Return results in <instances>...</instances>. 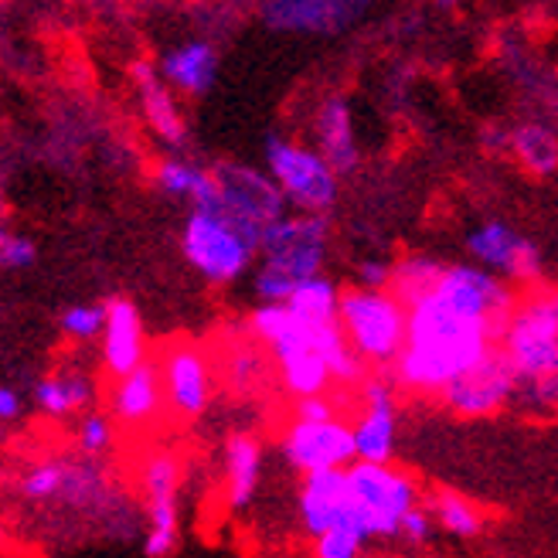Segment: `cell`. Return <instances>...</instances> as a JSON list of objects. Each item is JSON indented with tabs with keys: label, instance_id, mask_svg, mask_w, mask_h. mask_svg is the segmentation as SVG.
Wrapping results in <instances>:
<instances>
[{
	"label": "cell",
	"instance_id": "17",
	"mask_svg": "<svg viewBox=\"0 0 558 558\" xmlns=\"http://www.w3.org/2000/svg\"><path fill=\"white\" fill-rule=\"evenodd\" d=\"M102 306H106V327L99 338V365L106 378L113 381L147 361V333H144V317H140L133 300L109 296Z\"/></svg>",
	"mask_w": 558,
	"mask_h": 558
},
{
	"label": "cell",
	"instance_id": "23",
	"mask_svg": "<svg viewBox=\"0 0 558 558\" xmlns=\"http://www.w3.org/2000/svg\"><path fill=\"white\" fill-rule=\"evenodd\" d=\"M32 399L48 418H69V415L86 412L93 405L96 378L82 368H54L35 381Z\"/></svg>",
	"mask_w": 558,
	"mask_h": 558
},
{
	"label": "cell",
	"instance_id": "30",
	"mask_svg": "<svg viewBox=\"0 0 558 558\" xmlns=\"http://www.w3.org/2000/svg\"><path fill=\"white\" fill-rule=\"evenodd\" d=\"M446 263L433 259V256H405L396 263V276H392V293L409 306L423 296L426 290L436 287V279L442 276Z\"/></svg>",
	"mask_w": 558,
	"mask_h": 558
},
{
	"label": "cell",
	"instance_id": "18",
	"mask_svg": "<svg viewBox=\"0 0 558 558\" xmlns=\"http://www.w3.org/2000/svg\"><path fill=\"white\" fill-rule=\"evenodd\" d=\"M266 473V446L256 433L235 429L221 446V484H226V508L245 511L256 500Z\"/></svg>",
	"mask_w": 558,
	"mask_h": 558
},
{
	"label": "cell",
	"instance_id": "4",
	"mask_svg": "<svg viewBox=\"0 0 558 558\" xmlns=\"http://www.w3.org/2000/svg\"><path fill=\"white\" fill-rule=\"evenodd\" d=\"M341 327L368 368L392 372L409 338V306L392 290L351 287L341 293Z\"/></svg>",
	"mask_w": 558,
	"mask_h": 558
},
{
	"label": "cell",
	"instance_id": "36",
	"mask_svg": "<svg viewBox=\"0 0 558 558\" xmlns=\"http://www.w3.org/2000/svg\"><path fill=\"white\" fill-rule=\"evenodd\" d=\"M35 259H38V245L32 239L21 232H0V266L8 272L35 266Z\"/></svg>",
	"mask_w": 558,
	"mask_h": 558
},
{
	"label": "cell",
	"instance_id": "29",
	"mask_svg": "<svg viewBox=\"0 0 558 558\" xmlns=\"http://www.w3.org/2000/svg\"><path fill=\"white\" fill-rule=\"evenodd\" d=\"M256 344L259 341L253 338V333H248L245 341L232 344L226 361H221V378H226V385L232 388L235 396H248L263 381L266 365H263V354H259Z\"/></svg>",
	"mask_w": 558,
	"mask_h": 558
},
{
	"label": "cell",
	"instance_id": "28",
	"mask_svg": "<svg viewBox=\"0 0 558 558\" xmlns=\"http://www.w3.org/2000/svg\"><path fill=\"white\" fill-rule=\"evenodd\" d=\"M341 293L344 290H338V283L320 272V276H311V279H303V283H296L287 306L306 324H338L341 320Z\"/></svg>",
	"mask_w": 558,
	"mask_h": 558
},
{
	"label": "cell",
	"instance_id": "14",
	"mask_svg": "<svg viewBox=\"0 0 558 558\" xmlns=\"http://www.w3.org/2000/svg\"><path fill=\"white\" fill-rule=\"evenodd\" d=\"M470 259L490 269L494 276L508 279V283H535L542 272V256L532 239L514 232L508 221H481L477 229L466 235Z\"/></svg>",
	"mask_w": 558,
	"mask_h": 558
},
{
	"label": "cell",
	"instance_id": "15",
	"mask_svg": "<svg viewBox=\"0 0 558 558\" xmlns=\"http://www.w3.org/2000/svg\"><path fill=\"white\" fill-rule=\"evenodd\" d=\"M163 409H167V396H163V378H160L157 357H147L144 365L133 368L130 375L109 381L106 412L117 418L120 429L144 433L157 423Z\"/></svg>",
	"mask_w": 558,
	"mask_h": 558
},
{
	"label": "cell",
	"instance_id": "1",
	"mask_svg": "<svg viewBox=\"0 0 558 558\" xmlns=\"http://www.w3.org/2000/svg\"><path fill=\"white\" fill-rule=\"evenodd\" d=\"M514 303L508 279L477 263H446L436 287L409 303V338L392 365L396 385L412 396H439L500 344Z\"/></svg>",
	"mask_w": 558,
	"mask_h": 558
},
{
	"label": "cell",
	"instance_id": "11",
	"mask_svg": "<svg viewBox=\"0 0 558 558\" xmlns=\"http://www.w3.org/2000/svg\"><path fill=\"white\" fill-rule=\"evenodd\" d=\"M211 171L218 181V205L232 211L235 218L248 221V226L266 232L272 221L290 215L287 194L269 171H259V167H248L239 160H221Z\"/></svg>",
	"mask_w": 558,
	"mask_h": 558
},
{
	"label": "cell",
	"instance_id": "8",
	"mask_svg": "<svg viewBox=\"0 0 558 558\" xmlns=\"http://www.w3.org/2000/svg\"><path fill=\"white\" fill-rule=\"evenodd\" d=\"M330 245V221L320 211H290L266 229L259 266L303 283V279L320 276Z\"/></svg>",
	"mask_w": 558,
	"mask_h": 558
},
{
	"label": "cell",
	"instance_id": "33",
	"mask_svg": "<svg viewBox=\"0 0 558 558\" xmlns=\"http://www.w3.org/2000/svg\"><path fill=\"white\" fill-rule=\"evenodd\" d=\"M113 442H117V418L113 415L96 412V409L82 412L78 426H75V446H78L82 457L99 460V457H106L109 450H113Z\"/></svg>",
	"mask_w": 558,
	"mask_h": 558
},
{
	"label": "cell",
	"instance_id": "5",
	"mask_svg": "<svg viewBox=\"0 0 558 558\" xmlns=\"http://www.w3.org/2000/svg\"><path fill=\"white\" fill-rule=\"evenodd\" d=\"M351 508L365 524L372 542H399L402 518L418 508V481L409 470L392 463L354 460L348 466Z\"/></svg>",
	"mask_w": 558,
	"mask_h": 558
},
{
	"label": "cell",
	"instance_id": "3",
	"mask_svg": "<svg viewBox=\"0 0 558 558\" xmlns=\"http://www.w3.org/2000/svg\"><path fill=\"white\" fill-rule=\"evenodd\" d=\"M500 351L521 388L558 375V290H535L514 303L500 330Z\"/></svg>",
	"mask_w": 558,
	"mask_h": 558
},
{
	"label": "cell",
	"instance_id": "37",
	"mask_svg": "<svg viewBox=\"0 0 558 558\" xmlns=\"http://www.w3.org/2000/svg\"><path fill=\"white\" fill-rule=\"evenodd\" d=\"M392 276H396V263H385V259H365V263H357V287L392 290Z\"/></svg>",
	"mask_w": 558,
	"mask_h": 558
},
{
	"label": "cell",
	"instance_id": "40",
	"mask_svg": "<svg viewBox=\"0 0 558 558\" xmlns=\"http://www.w3.org/2000/svg\"><path fill=\"white\" fill-rule=\"evenodd\" d=\"M439 4H457V0H439Z\"/></svg>",
	"mask_w": 558,
	"mask_h": 558
},
{
	"label": "cell",
	"instance_id": "10",
	"mask_svg": "<svg viewBox=\"0 0 558 558\" xmlns=\"http://www.w3.org/2000/svg\"><path fill=\"white\" fill-rule=\"evenodd\" d=\"M521 392V381L511 368V361L500 351V344L477 361L470 372L453 378L439 392V402L460 418H487L497 415L500 409H508Z\"/></svg>",
	"mask_w": 558,
	"mask_h": 558
},
{
	"label": "cell",
	"instance_id": "12",
	"mask_svg": "<svg viewBox=\"0 0 558 558\" xmlns=\"http://www.w3.org/2000/svg\"><path fill=\"white\" fill-rule=\"evenodd\" d=\"M157 361L171 415L184 418V423L202 418L215 396V365L208 351L194 341H171Z\"/></svg>",
	"mask_w": 558,
	"mask_h": 558
},
{
	"label": "cell",
	"instance_id": "9",
	"mask_svg": "<svg viewBox=\"0 0 558 558\" xmlns=\"http://www.w3.org/2000/svg\"><path fill=\"white\" fill-rule=\"evenodd\" d=\"M279 457L283 463L306 477L317 470H344L357 460L354 426L341 415L330 418H290L283 436H279Z\"/></svg>",
	"mask_w": 558,
	"mask_h": 558
},
{
	"label": "cell",
	"instance_id": "26",
	"mask_svg": "<svg viewBox=\"0 0 558 558\" xmlns=\"http://www.w3.org/2000/svg\"><path fill=\"white\" fill-rule=\"evenodd\" d=\"M276 372H279V385H283V392L293 396V399H311V396H327V388L333 385V375H330V365L327 357L314 348H303V351H293L287 357L272 361Z\"/></svg>",
	"mask_w": 558,
	"mask_h": 558
},
{
	"label": "cell",
	"instance_id": "41",
	"mask_svg": "<svg viewBox=\"0 0 558 558\" xmlns=\"http://www.w3.org/2000/svg\"><path fill=\"white\" fill-rule=\"evenodd\" d=\"M354 4H368V0H354Z\"/></svg>",
	"mask_w": 558,
	"mask_h": 558
},
{
	"label": "cell",
	"instance_id": "24",
	"mask_svg": "<svg viewBox=\"0 0 558 558\" xmlns=\"http://www.w3.org/2000/svg\"><path fill=\"white\" fill-rule=\"evenodd\" d=\"M154 184L171 194V198H181V202H191V208H211L218 205V181H215V171H205V167L191 163L178 154L163 157L157 167H154Z\"/></svg>",
	"mask_w": 558,
	"mask_h": 558
},
{
	"label": "cell",
	"instance_id": "27",
	"mask_svg": "<svg viewBox=\"0 0 558 558\" xmlns=\"http://www.w3.org/2000/svg\"><path fill=\"white\" fill-rule=\"evenodd\" d=\"M508 150L532 174L558 171V133L545 123H521L508 136Z\"/></svg>",
	"mask_w": 558,
	"mask_h": 558
},
{
	"label": "cell",
	"instance_id": "32",
	"mask_svg": "<svg viewBox=\"0 0 558 558\" xmlns=\"http://www.w3.org/2000/svg\"><path fill=\"white\" fill-rule=\"evenodd\" d=\"M372 545V535L365 532V524L351 514L338 527H330L320 538H314V558H361L365 548Z\"/></svg>",
	"mask_w": 558,
	"mask_h": 558
},
{
	"label": "cell",
	"instance_id": "31",
	"mask_svg": "<svg viewBox=\"0 0 558 558\" xmlns=\"http://www.w3.org/2000/svg\"><path fill=\"white\" fill-rule=\"evenodd\" d=\"M65 473H69V460H38L17 477V494L24 500H32V505H51V500H59L65 487Z\"/></svg>",
	"mask_w": 558,
	"mask_h": 558
},
{
	"label": "cell",
	"instance_id": "19",
	"mask_svg": "<svg viewBox=\"0 0 558 558\" xmlns=\"http://www.w3.org/2000/svg\"><path fill=\"white\" fill-rule=\"evenodd\" d=\"M354 0H263V21L272 32L333 35L354 17Z\"/></svg>",
	"mask_w": 558,
	"mask_h": 558
},
{
	"label": "cell",
	"instance_id": "25",
	"mask_svg": "<svg viewBox=\"0 0 558 558\" xmlns=\"http://www.w3.org/2000/svg\"><path fill=\"white\" fill-rule=\"evenodd\" d=\"M423 505L429 508V514L436 518V527L442 535H450L457 542H473L487 532V514L477 500H470L460 490L450 487H436L426 494Z\"/></svg>",
	"mask_w": 558,
	"mask_h": 558
},
{
	"label": "cell",
	"instance_id": "21",
	"mask_svg": "<svg viewBox=\"0 0 558 558\" xmlns=\"http://www.w3.org/2000/svg\"><path fill=\"white\" fill-rule=\"evenodd\" d=\"M157 69L178 96L202 99L205 93H211L218 78V51L208 41L194 38V41H184V45H174L171 51H163Z\"/></svg>",
	"mask_w": 558,
	"mask_h": 558
},
{
	"label": "cell",
	"instance_id": "22",
	"mask_svg": "<svg viewBox=\"0 0 558 558\" xmlns=\"http://www.w3.org/2000/svg\"><path fill=\"white\" fill-rule=\"evenodd\" d=\"M314 133H317V150L330 160L333 171L351 174L361 160V150H357V140H354L351 109L341 96H327L317 106Z\"/></svg>",
	"mask_w": 558,
	"mask_h": 558
},
{
	"label": "cell",
	"instance_id": "34",
	"mask_svg": "<svg viewBox=\"0 0 558 558\" xmlns=\"http://www.w3.org/2000/svg\"><path fill=\"white\" fill-rule=\"evenodd\" d=\"M106 327V306L102 303H72L59 317V330L62 338L75 341V344H89L102 338Z\"/></svg>",
	"mask_w": 558,
	"mask_h": 558
},
{
	"label": "cell",
	"instance_id": "39",
	"mask_svg": "<svg viewBox=\"0 0 558 558\" xmlns=\"http://www.w3.org/2000/svg\"><path fill=\"white\" fill-rule=\"evenodd\" d=\"M21 412H24V399H21L17 388L14 385H0V423H4V426L17 423Z\"/></svg>",
	"mask_w": 558,
	"mask_h": 558
},
{
	"label": "cell",
	"instance_id": "13",
	"mask_svg": "<svg viewBox=\"0 0 558 558\" xmlns=\"http://www.w3.org/2000/svg\"><path fill=\"white\" fill-rule=\"evenodd\" d=\"M396 378L392 375H368L357 388L361 405L354 415V442L357 460L392 463L399 446V402H396Z\"/></svg>",
	"mask_w": 558,
	"mask_h": 558
},
{
	"label": "cell",
	"instance_id": "42",
	"mask_svg": "<svg viewBox=\"0 0 558 558\" xmlns=\"http://www.w3.org/2000/svg\"><path fill=\"white\" fill-rule=\"evenodd\" d=\"M144 4H157V0H144Z\"/></svg>",
	"mask_w": 558,
	"mask_h": 558
},
{
	"label": "cell",
	"instance_id": "38",
	"mask_svg": "<svg viewBox=\"0 0 558 558\" xmlns=\"http://www.w3.org/2000/svg\"><path fill=\"white\" fill-rule=\"evenodd\" d=\"M293 415L296 418H330V415H338V405H333L330 396L293 399Z\"/></svg>",
	"mask_w": 558,
	"mask_h": 558
},
{
	"label": "cell",
	"instance_id": "2",
	"mask_svg": "<svg viewBox=\"0 0 558 558\" xmlns=\"http://www.w3.org/2000/svg\"><path fill=\"white\" fill-rule=\"evenodd\" d=\"M263 229L248 226L221 205L191 208L181 229V253L187 266L211 287H229L242 279L263 248Z\"/></svg>",
	"mask_w": 558,
	"mask_h": 558
},
{
	"label": "cell",
	"instance_id": "16",
	"mask_svg": "<svg viewBox=\"0 0 558 558\" xmlns=\"http://www.w3.org/2000/svg\"><path fill=\"white\" fill-rule=\"evenodd\" d=\"M354 514L351 508V487H348V466L341 470H317L300 477L296 487V521L306 538H320L330 527H338Z\"/></svg>",
	"mask_w": 558,
	"mask_h": 558
},
{
	"label": "cell",
	"instance_id": "35",
	"mask_svg": "<svg viewBox=\"0 0 558 558\" xmlns=\"http://www.w3.org/2000/svg\"><path fill=\"white\" fill-rule=\"evenodd\" d=\"M436 532H439V527H436V518L429 514L426 505H418V508H412V511L402 518V524H399V542H402L405 548L418 551V548H426V545L433 542Z\"/></svg>",
	"mask_w": 558,
	"mask_h": 558
},
{
	"label": "cell",
	"instance_id": "6",
	"mask_svg": "<svg viewBox=\"0 0 558 558\" xmlns=\"http://www.w3.org/2000/svg\"><path fill=\"white\" fill-rule=\"evenodd\" d=\"M144 494V555L171 558L181 548V457L167 446H154L136 466Z\"/></svg>",
	"mask_w": 558,
	"mask_h": 558
},
{
	"label": "cell",
	"instance_id": "7",
	"mask_svg": "<svg viewBox=\"0 0 558 558\" xmlns=\"http://www.w3.org/2000/svg\"><path fill=\"white\" fill-rule=\"evenodd\" d=\"M266 171L283 187L293 211H320L338 202V171L317 147L293 144L287 136H269L263 147Z\"/></svg>",
	"mask_w": 558,
	"mask_h": 558
},
{
	"label": "cell",
	"instance_id": "20",
	"mask_svg": "<svg viewBox=\"0 0 558 558\" xmlns=\"http://www.w3.org/2000/svg\"><path fill=\"white\" fill-rule=\"evenodd\" d=\"M133 82H136V96H140V109H144V120L150 126V133L160 140L163 147L181 150L187 144V126L181 117V106L174 99V89L167 86L160 69H154L150 62H133Z\"/></svg>",
	"mask_w": 558,
	"mask_h": 558
}]
</instances>
